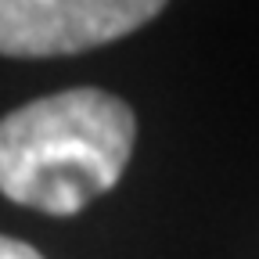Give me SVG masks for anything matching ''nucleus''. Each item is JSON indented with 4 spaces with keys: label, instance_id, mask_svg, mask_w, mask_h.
Wrapping results in <instances>:
<instances>
[{
    "label": "nucleus",
    "instance_id": "obj_1",
    "mask_svg": "<svg viewBox=\"0 0 259 259\" xmlns=\"http://www.w3.org/2000/svg\"><path fill=\"white\" fill-rule=\"evenodd\" d=\"M126 101L79 87L0 119V194L47 216H72L115 187L134 151Z\"/></svg>",
    "mask_w": 259,
    "mask_h": 259
},
{
    "label": "nucleus",
    "instance_id": "obj_2",
    "mask_svg": "<svg viewBox=\"0 0 259 259\" xmlns=\"http://www.w3.org/2000/svg\"><path fill=\"white\" fill-rule=\"evenodd\" d=\"M158 0H0V54H79L141 29Z\"/></svg>",
    "mask_w": 259,
    "mask_h": 259
},
{
    "label": "nucleus",
    "instance_id": "obj_3",
    "mask_svg": "<svg viewBox=\"0 0 259 259\" xmlns=\"http://www.w3.org/2000/svg\"><path fill=\"white\" fill-rule=\"evenodd\" d=\"M0 259H44L32 245L15 241V238H0Z\"/></svg>",
    "mask_w": 259,
    "mask_h": 259
}]
</instances>
